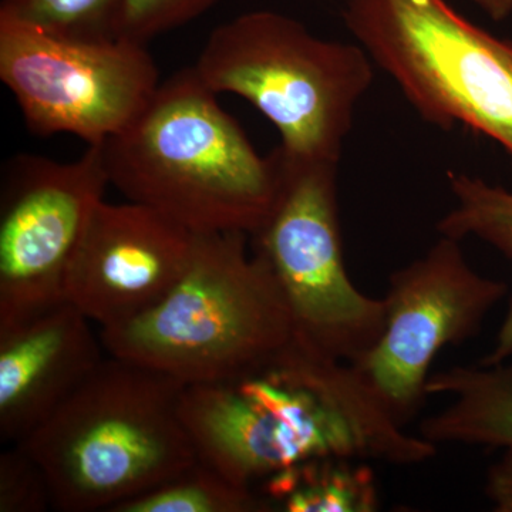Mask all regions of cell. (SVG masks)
I'll return each mask as SVG.
<instances>
[{"label":"cell","mask_w":512,"mask_h":512,"mask_svg":"<svg viewBox=\"0 0 512 512\" xmlns=\"http://www.w3.org/2000/svg\"><path fill=\"white\" fill-rule=\"evenodd\" d=\"M110 180L103 144L62 163L19 154L0 192V328L66 301L64 284Z\"/></svg>","instance_id":"10"},{"label":"cell","mask_w":512,"mask_h":512,"mask_svg":"<svg viewBox=\"0 0 512 512\" xmlns=\"http://www.w3.org/2000/svg\"><path fill=\"white\" fill-rule=\"evenodd\" d=\"M266 512H375L379 488L365 460L319 456L299 461L255 485Z\"/></svg>","instance_id":"14"},{"label":"cell","mask_w":512,"mask_h":512,"mask_svg":"<svg viewBox=\"0 0 512 512\" xmlns=\"http://www.w3.org/2000/svg\"><path fill=\"white\" fill-rule=\"evenodd\" d=\"M120 0H2L0 18L73 39L113 36Z\"/></svg>","instance_id":"17"},{"label":"cell","mask_w":512,"mask_h":512,"mask_svg":"<svg viewBox=\"0 0 512 512\" xmlns=\"http://www.w3.org/2000/svg\"><path fill=\"white\" fill-rule=\"evenodd\" d=\"M220 0H120L113 36L146 45L197 19Z\"/></svg>","instance_id":"18"},{"label":"cell","mask_w":512,"mask_h":512,"mask_svg":"<svg viewBox=\"0 0 512 512\" xmlns=\"http://www.w3.org/2000/svg\"><path fill=\"white\" fill-rule=\"evenodd\" d=\"M107 355L188 384L262 365L295 340L275 276L245 232L197 234L190 265L163 301L100 329Z\"/></svg>","instance_id":"4"},{"label":"cell","mask_w":512,"mask_h":512,"mask_svg":"<svg viewBox=\"0 0 512 512\" xmlns=\"http://www.w3.org/2000/svg\"><path fill=\"white\" fill-rule=\"evenodd\" d=\"M485 494L497 512H512V448L488 470Z\"/></svg>","instance_id":"20"},{"label":"cell","mask_w":512,"mask_h":512,"mask_svg":"<svg viewBox=\"0 0 512 512\" xmlns=\"http://www.w3.org/2000/svg\"><path fill=\"white\" fill-rule=\"evenodd\" d=\"M180 417L197 460L251 488L312 457L414 466L439 448L407 434L350 363L296 340L262 365L188 384Z\"/></svg>","instance_id":"1"},{"label":"cell","mask_w":512,"mask_h":512,"mask_svg":"<svg viewBox=\"0 0 512 512\" xmlns=\"http://www.w3.org/2000/svg\"><path fill=\"white\" fill-rule=\"evenodd\" d=\"M508 286L468 264L457 239L443 237L397 269L384 296V328L375 346L350 363L399 426L420 413L434 359L476 338Z\"/></svg>","instance_id":"9"},{"label":"cell","mask_w":512,"mask_h":512,"mask_svg":"<svg viewBox=\"0 0 512 512\" xmlns=\"http://www.w3.org/2000/svg\"><path fill=\"white\" fill-rule=\"evenodd\" d=\"M0 79L37 136L104 144L137 119L158 86L146 45L50 35L0 18Z\"/></svg>","instance_id":"8"},{"label":"cell","mask_w":512,"mask_h":512,"mask_svg":"<svg viewBox=\"0 0 512 512\" xmlns=\"http://www.w3.org/2000/svg\"><path fill=\"white\" fill-rule=\"evenodd\" d=\"M185 384L107 355L23 446L45 470L53 510L110 512L197 461L180 417Z\"/></svg>","instance_id":"3"},{"label":"cell","mask_w":512,"mask_h":512,"mask_svg":"<svg viewBox=\"0 0 512 512\" xmlns=\"http://www.w3.org/2000/svg\"><path fill=\"white\" fill-rule=\"evenodd\" d=\"M274 201L249 235L252 252L284 293L296 342L330 359L353 363L384 328L383 299L356 288L343 258L339 161L296 156L279 146Z\"/></svg>","instance_id":"6"},{"label":"cell","mask_w":512,"mask_h":512,"mask_svg":"<svg viewBox=\"0 0 512 512\" xmlns=\"http://www.w3.org/2000/svg\"><path fill=\"white\" fill-rule=\"evenodd\" d=\"M94 323L63 301L0 328V441L23 443L100 366Z\"/></svg>","instance_id":"12"},{"label":"cell","mask_w":512,"mask_h":512,"mask_svg":"<svg viewBox=\"0 0 512 512\" xmlns=\"http://www.w3.org/2000/svg\"><path fill=\"white\" fill-rule=\"evenodd\" d=\"M493 20H504L512 13V0H471Z\"/></svg>","instance_id":"21"},{"label":"cell","mask_w":512,"mask_h":512,"mask_svg":"<svg viewBox=\"0 0 512 512\" xmlns=\"http://www.w3.org/2000/svg\"><path fill=\"white\" fill-rule=\"evenodd\" d=\"M110 512H266L255 488L244 487L197 460L165 483Z\"/></svg>","instance_id":"16"},{"label":"cell","mask_w":512,"mask_h":512,"mask_svg":"<svg viewBox=\"0 0 512 512\" xmlns=\"http://www.w3.org/2000/svg\"><path fill=\"white\" fill-rule=\"evenodd\" d=\"M362 46L312 35L298 20L255 10L212 30L195 73L212 92L248 100L296 156L340 161L357 103L373 82Z\"/></svg>","instance_id":"5"},{"label":"cell","mask_w":512,"mask_h":512,"mask_svg":"<svg viewBox=\"0 0 512 512\" xmlns=\"http://www.w3.org/2000/svg\"><path fill=\"white\" fill-rule=\"evenodd\" d=\"M103 153L110 185L194 234L251 235L274 201V158L256 153L194 67L160 83Z\"/></svg>","instance_id":"2"},{"label":"cell","mask_w":512,"mask_h":512,"mask_svg":"<svg viewBox=\"0 0 512 512\" xmlns=\"http://www.w3.org/2000/svg\"><path fill=\"white\" fill-rule=\"evenodd\" d=\"M427 392L453 402L421 421L420 436L440 444L512 448V357L493 366H453L433 373Z\"/></svg>","instance_id":"13"},{"label":"cell","mask_w":512,"mask_h":512,"mask_svg":"<svg viewBox=\"0 0 512 512\" xmlns=\"http://www.w3.org/2000/svg\"><path fill=\"white\" fill-rule=\"evenodd\" d=\"M195 238L148 205L103 200L67 271L64 298L100 329L130 322L163 301L180 281Z\"/></svg>","instance_id":"11"},{"label":"cell","mask_w":512,"mask_h":512,"mask_svg":"<svg viewBox=\"0 0 512 512\" xmlns=\"http://www.w3.org/2000/svg\"><path fill=\"white\" fill-rule=\"evenodd\" d=\"M456 202L437 224L443 237H476L512 261V192L467 174H451ZM512 357V301L494 348L478 365L493 366Z\"/></svg>","instance_id":"15"},{"label":"cell","mask_w":512,"mask_h":512,"mask_svg":"<svg viewBox=\"0 0 512 512\" xmlns=\"http://www.w3.org/2000/svg\"><path fill=\"white\" fill-rule=\"evenodd\" d=\"M53 510L52 490L43 467L23 444L0 453V512Z\"/></svg>","instance_id":"19"},{"label":"cell","mask_w":512,"mask_h":512,"mask_svg":"<svg viewBox=\"0 0 512 512\" xmlns=\"http://www.w3.org/2000/svg\"><path fill=\"white\" fill-rule=\"evenodd\" d=\"M346 28L424 120L490 137L512 163V42L447 0H349Z\"/></svg>","instance_id":"7"}]
</instances>
